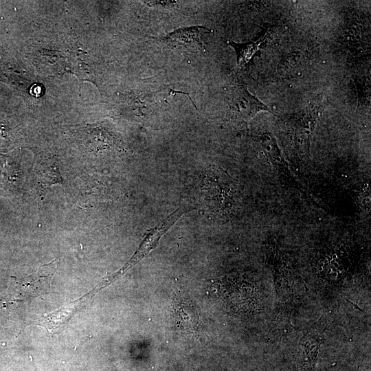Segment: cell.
Instances as JSON below:
<instances>
[{"mask_svg": "<svg viewBox=\"0 0 371 371\" xmlns=\"http://www.w3.org/2000/svg\"><path fill=\"white\" fill-rule=\"evenodd\" d=\"M212 31L201 25L176 29L152 40L164 49L178 52L186 57L196 56L207 50Z\"/></svg>", "mask_w": 371, "mask_h": 371, "instance_id": "6da1fadb", "label": "cell"}, {"mask_svg": "<svg viewBox=\"0 0 371 371\" xmlns=\"http://www.w3.org/2000/svg\"><path fill=\"white\" fill-rule=\"evenodd\" d=\"M225 96L231 117L236 121L246 123L260 111L270 109L248 90L243 78L236 75L225 89Z\"/></svg>", "mask_w": 371, "mask_h": 371, "instance_id": "7a4b0ae2", "label": "cell"}, {"mask_svg": "<svg viewBox=\"0 0 371 371\" xmlns=\"http://www.w3.org/2000/svg\"><path fill=\"white\" fill-rule=\"evenodd\" d=\"M321 105L322 99L317 97L302 111L282 117L290 129L291 143L300 155H307L309 153Z\"/></svg>", "mask_w": 371, "mask_h": 371, "instance_id": "3957f363", "label": "cell"}, {"mask_svg": "<svg viewBox=\"0 0 371 371\" xmlns=\"http://www.w3.org/2000/svg\"><path fill=\"white\" fill-rule=\"evenodd\" d=\"M186 212H187V210L185 207L178 208L164 218V220L159 223L156 227L148 231L137 250L128 262L115 274L103 280L100 283V286L103 288L118 279L128 269L144 258L151 250L154 249L158 245L161 236Z\"/></svg>", "mask_w": 371, "mask_h": 371, "instance_id": "277c9868", "label": "cell"}, {"mask_svg": "<svg viewBox=\"0 0 371 371\" xmlns=\"http://www.w3.org/2000/svg\"><path fill=\"white\" fill-rule=\"evenodd\" d=\"M326 328V324L322 317L317 324L302 336L295 359V371H315L317 354L324 341L323 333Z\"/></svg>", "mask_w": 371, "mask_h": 371, "instance_id": "5b68a950", "label": "cell"}, {"mask_svg": "<svg viewBox=\"0 0 371 371\" xmlns=\"http://www.w3.org/2000/svg\"><path fill=\"white\" fill-rule=\"evenodd\" d=\"M87 299L89 297H86L85 300L81 298L78 301L69 303L67 306L56 311L43 315L34 324L44 326L51 334L59 333L64 330L75 313L85 305Z\"/></svg>", "mask_w": 371, "mask_h": 371, "instance_id": "8992f818", "label": "cell"}, {"mask_svg": "<svg viewBox=\"0 0 371 371\" xmlns=\"http://www.w3.org/2000/svg\"><path fill=\"white\" fill-rule=\"evenodd\" d=\"M176 326L186 333H194L199 324V314L191 302L178 300L174 305Z\"/></svg>", "mask_w": 371, "mask_h": 371, "instance_id": "52a82bcc", "label": "cell"}, {"mask_svg": "<svg viewBox=\"0 0 371 371\" xmlns=\"http://www.w3.org/2000/svg\"><path fill=\"white\" fill-rule=\"evenodd\" d=\"M259 139L262 150L269 162L286 175H289L287 163L274 135L267 131L261 133Z\"/></svg>", "mask_w": 371, "mask_h": 371, "instance_id": "ba28073f", "label": "cell"}, {"mask_svg": "<svg viewBox=\"0 0 371 371\" xmlns=\"http://www.w3.org/2000/svg\"><path fill=\"white\" fill-rule=\"evenodd\" d=\"M261 43V38L255 41L243 43L228 41V44L235 50L238 67H243L249 61L255 53L258 50Z\"/></svg>", "mask_w": 371, "mask_h": 371, "instance_id": "9c48e42d", "label": "cell"}, {"mask_svg": "<svg viewBox=\"0 0 371 371\" xmlns=\"http://www.w3.org/2000/svg\"><path fill=\"white\" fill-rule=\"evenodd\" d=\"M143 2L150 8L163 10L175 8L177 3L175 1H144Z\"/></svg>", "mask_w": 371, "mask_h": 371, "instance_id": "30bf717a", "label": "cell"}]
</instances>
